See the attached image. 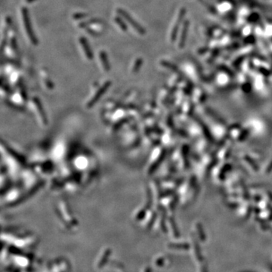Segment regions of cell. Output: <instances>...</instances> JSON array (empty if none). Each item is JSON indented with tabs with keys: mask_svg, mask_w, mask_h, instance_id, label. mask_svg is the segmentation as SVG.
<instances>
[{
	"mask_svg": "<svg viewBox=\"0 0 272 272\" xmlns=\"http://www.w3.org/2000/svg\"><path fill=\"white\" fill-rule=\"evenodd\" d=\"M25 1L27 3H32V2H34L36 1V0H25Z\"/></svg>",
	"mask_w": 272,
	"mask_h": 272,
	"instance_id": "13",
	"label": "cell"
},
{
	"mask_svg": "<svg viewBox=\"0 0 272 272\" xmlns=\"http://www.w3.org/2000/svg\"><path fill=\"white\" fill-rule=\"evenodd\" d=\"M114 21L116 22V24L119 26V27L123 32H126L127 29H128V26L125 24V22L123 20V17H122L120 15L114 17Z\"/></svg>",
	"mask_w": 272,
	"mask_h": 272,
	"instance_id": "7",
	"label": "cell"
},
{
	"mask_svg": "<svg viewBox=\"0 0 272 272\" xmlns=\"http://www.w3.org/2000/svg\"><path fill=\"white\" fill-rule=\"evenodd\" d=\"M10 45H11V49L13 50L15 53H18V47H17V39L15 37H12L10 39Z\"/></svg>",
	"mask_w": 272,
	"mask_h": 272,
	"instance_id": "10",
	"label": "cell"
},
{
	"mask_svg": "<svg viewBox=\"0 0 272 272\" xmlns=\"http://www.w3.org/2000/svg\"><path fill=\"white\" fill-rule=\"evenodd\" d=\"M186 13V9L184 8H181L180 11H179V15H178L177 20H176L175 25H174L173 28H172V33H171V41L173 43L175 41V39H177L178 34H179V26L182 22L183 18H184V15Z\"/></svg>",
	"mask_w": 272,
	"mask_h": 272,
	"instance_id": "3",
	"label": "cell"
},
{
	"mask_svg": "<svg viewBox=\"0 0 272 272\" xmlns=\"http://www.w3.org/2000/svg\"><path fill=\"white\" fill-rule=\"evenodd\" d=\"M85 29H86V32L88 33V34H89L90 35H92V36H94V37H98V36H101L100 33L97 32V31H95V30H94V29L89 28V27H86V28H85Z\"/></svg>",
	"mask_w": 272,
	"mask_h": 272,
	"instance_id": "12",
	"label": "cell"
},
{
	"mask_svg": "<svg viewBox=\"0 0 272 272\" xmlns=\"http://www.w3.org/2000/svg\"><path fill=\"white\" fill-rule=\"evenodd\" d=\"M188 29H189V21H185L183 24V27L181 28V36L179 38V46L180 48H182L184 46L187 39V36L188 34Z\"/></svg>",
	"mask_w": 272,
	"mask_h": 272,
	"instance_id": "5",
	"label": "cell"
},
{
	"mask_svg": "<svg viewBox=\"0 0 272 272\" xmlns=\"http://www.w3.org/2000/svg\"><path fill=\"white\" fill-rule=\"evenodd\" d=\"M142 64H143V59L141 58V57L137 58V60H136L135 62V64H134L133 69H132V72L137 73L138 71L140 70V68H141V67H142Z\"/></svg>",
	"mask_w": 272,
	"mask_h": 272,
	"instance_id": "9",
	"label": "cell"
},
{
	"mask_svg": "<svg viewBox=\"0 0 272 272\" xmlns=\"http://www.w3.org/2000/svg\"><path fill=\"white\" fill-rule=\"evenodd\" d=\"M79 43L81 45L82 48H83V51L85 52V55L88 60H92L94 57L93 52H92V48H91L89 43H88V40L84 36H81L79 38Z\"/></svg>",
	"mask_w": 272,
	"mask_h": 272,
	"instance_id": "4",
	"label": "cell"
},
{
	"mask_svg": "<svg viewBox=\"0 0 272 272\" xmlns=\"http://www.w3.org/2000/svg\"><path fill=\"white\" fill-rule=\"evenodd\" d=\"M102 23H103V21L102 20H100V19L92 18V19H90V20H87V21L80 22L79 24V27H80V28H86V27H88V26L90 25V24H102Z\"/></svg>",
	"mask_w": 272,
	"mask_h": 272,
	"instance_id": "8",
	"label": "cell"
},
{
	"mask_svg": "<svg viewBox=\"0 0 272 272\" xmlns=\"http://www.w3.org/2000/svg\"><path fill=\"white\" fill-rule=\"evenodd\" d=\"M88 17V14L83 13V12H77L73 15V17L74 20H80V19H83L85 17Z\"/></svg>",
	"mask_w": 272,
	"mask_h": 272,
	"instance_id": "11",
	"label": "cell"
},
{
	"mask_svg": "<svg viewBox=\"0 0 272 272\" xmlns=\"http://www.w3.org/2000/svg\"><path fill=\"white\" fill-rule=\"evenodd\" d=\"M99 57H100L101 62H102L103 67L106 71H109L111 70V64H110L109 60H108V57L106 52L101 51L99 53Z\"/></svg>",
	"mask_w": 272,
	"mask_h": 272,
	"instance_id": "6",
	"label": "cell"
},
{
	"mask_svg": "<svg viewBox=\"0 0 272 272\" xmlns=\"http://www.w3.org/2000/svg\"><path fill=\"white\" fill-rule=\"evenodd\" d=\"M21 15L23 21H24V25L25 27L26 33H27V36H28L29 39L30 40L31 43L34 45H37L39 44V39H38L37 36L35 34L34 28L32 26V22H31L30 17L29 15V10L27 7H23L21 8Z\"/></svg>",
	"mask_w": 272,
	"mask_h": 272,
	"instance_id": "1",
	"label": "cell"
},
{
	"mask_svg": "<svg viewBox=\"0 0 272 272\" xmlns=\"http://www.w3.org/2000/svg\"><path fill=\"white\" fill-rule=\"evenodd\" d=\"M116 12H117L118 15H120V16H121L122 17H123V18H124L125 20H126V21L128 22L129 24L130 25L132 26V27H133V28L135 29L138 33L139 34H141V35L146 34V29H144V27H143L138 22L136 21L135 19L131 16L130 14L129 13L128 11H126L124 9H123V8H117Z\"/></svg>",
	"mask_w": 272,
	"mask_h": 272,
	"instance_id": "2",
	"label": "cell"
}]
</instances>
